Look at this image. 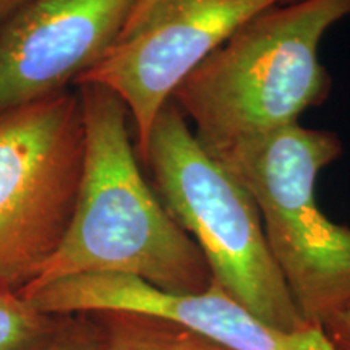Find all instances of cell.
Wrapping results in <instances>:
<instances>
[{"instance_id": "obj_1", "label": "cell", "mask_w": 350, "mask_h": 350, "mask_svg": "<svg viewBox=\"0 0 350 350\" xmlns=\"http://www.w3.org/2000/svg\"><path fill=\"white\" fill-rule=\"evenodd\" d=\"M78 86L85 156L77 204L55 253L23 288L125 274L178 294L206 291L213 275L203 253L142 174L124 100L98 83Z\"/></svg>"}, {"instance_id": "obj_2", "label": "cell", "mask_w": 350, "mask_h": 350, "mask_svg": "<svg viewBox=\"0 0 350 350\" xmlns=\"http://www.w3.org/2000/svg\"><path fill=\"white\" fill-rule=\"evenodd\" d=\"M350 16V0H295L237 29L177 88V106L209 154L299 124L331 80L319 44Z\"/></svg>"}, {"instance_id": "obj_3", "label": "cell", "mask_w": 350, "mask_h": 350, "mask_svg": "<svg viewBox=\"0 0 350 350\" xmlns=\"http://www.w3.org/2000/svg\"><path fill=\"white\" fill-rule=\"evenodd\" d=\"M143 163L165 209L203 253L213 282L275 329H306L250 191L201 146L172 100L157 116Z\"/></svg>"}, {"instance_id": "obj_4", "label": "cell", "mask_w": 350, "mask_h": 350, "mask_svg": "<svg viewBox=\"0 0 350 350\" xmlns=\"http://www.w3.org/2000/svg\"><path fill=\"white\" fill-rule=\"evenodd\" d=\"M342 154L334 131L300 124L211 154L250 191L301 319L319 327L350 305V229L318 206L317 180Z\"/></svg>"}, {"instance_id": "obj_5", "label": "cell", "mask_w": 350, "mask_h": 350, "mask_svg": "<svg viewBox=\"0 0 350 350\" xmlns=\"http://www.w3.org/2000/svg\"><path fill=\"white\" fill-rule=\"evenodd\" d=\"M83 156L80 94L0 111L2 284L28 286L55 253L77 204Z\"/></svg>"}, {"instance_id": "obj_6", "label": "cell", "mask_w": 350, "mask_h": 350, "mask_svg": "<svg viewBox=\"0 0 350 350\" xmlns=\"http://www.w3.org/2000/svg\"><path fill=\"white\" fill-rule=\"evenodd\" d=\"M291 2L295 0H161L77 85L98 83L124 100L143 159L157 116L177 88L245 23Z\"/></svg>"}, {"instance_id": "obj_7", "label": "cell", "mask_w": 350, "mask_h": 350, "mask_svg": "<svg viewBox=\"0 0 350 350\" xmlns=\"http://www.w3.org/2000/svg\"><path fill=\"white\" fill-rule=\"evenodd\" d=\"M138 0H25L0 26V111L64 93L109 54Z\"/></svg>"}, {"instance_id": "obj_8", "label": "cell", "mask_w": 350, "mask_h": 350, "mask_svg": "<svg viewBox=\"0 0 350 350\" xmlns=\"http://www.w3.org/2000/svg\"><path fill=\"white\" fill-rule=\"evenodd\" d=\"M46 314L135 313L167 319L229 350H332L319 327L281 331L269 326L211 282L206 291L178 294L125 274H81L23 288Z\"/></svg>"}, {"instance_id": "obj_9", "label": "cell", "mask_w": 350, "mask_h": 350, "mask_svg": "<svg viewBox=\"0 0 350 350\" xmlns=\"http://www.w3.org/2000/svg\"><path fill=\"white\" fill-rule=\"evenodd\" d=\"M109 317L100 350H229L167 319L135 313Z\"/></svg>"}, {"instance_id": "obj_10", "label": "cell", "mask_w": 350, "mask_h": 350, "mask_svg": "<svg viewBox=\"0 0 350 350\" xmlns=\"http://www.w3.org/2000/svg\"><path fill=\"white\" fill-rule=\"evenodd\" d=\"M57 332L52 314L39 312L21 294L0 288V350H38Z\"/></svg>"}, {"instance_id": "obj_11", "label": "cell", "mask_w": 350, "mask_h": 350, "mask_svg": "<svg viewBox=\"0 0 350 350\" xmlns=\"http://www.w3.org/2000/svg\"><path fill=\"white\" fill-rule=\"evenodd\" d=\"M103 338L90 327H72L60 329L38 350H100Z\"/></svg>"}, {"instance_id": "obj_12", "label": "cell", "mask_w": 350, "mask_h": 350, "mask_svg": "<svg viewBox=\"0 0 350 350\" xmlns=\"http://www.w3.org/2000/svg\"><path fill=\"white\" fill-rule=\"evenodd\" d=\"M321 329L332 350H350V305L327 319Z\"/></svg>"}, {"instance_id": "obj_13", "label": "cell", "mask_w": 350, "mask_h": 350, "mask_svg": "<svg viewBox=\"0 0 350 350\" xmlns=\"http://www.w3.org/2000/svg\"><path fill=\"white\" fill-rule=\"evenodd\" d=\"M157 2H161V0H138V3H137V8H135V12H133V15H131V18L129 20V23H126V26H125V29L129 28V26H131V25H135L137 23V21H139L143 18L144 15H146L148 12L151 10L152 7L156 5ZM124 29V31H125Z\"/></svg>"}, {"instance_id": "obj_14", "label": "cell", "mask_w": 350, "mask_h": 350, "mask_svg": "<svg viewBox=\"0 0 350 350\" xmlns=\"http://www.w3.org/2000/svg\"><path fill=\"white\" fill-rule=\"evenodd\" d=\"M25 0H0V20L7 18L12 12H15Z\"/></svg>"}]
</instances>
